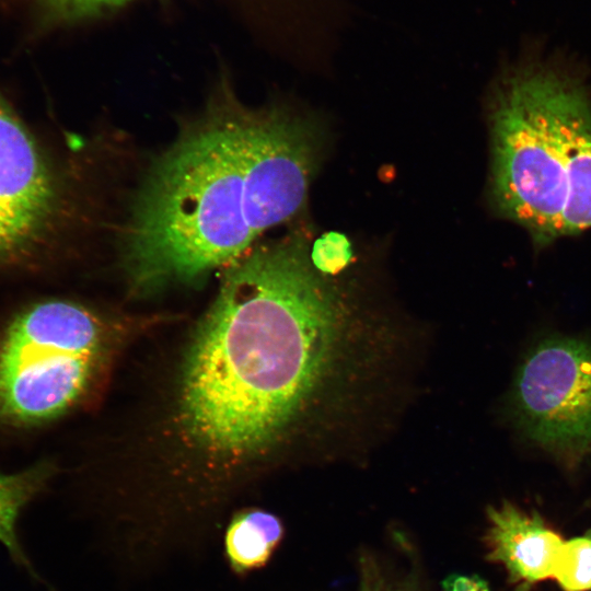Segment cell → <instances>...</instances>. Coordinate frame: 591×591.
<instances>
[{"label": "cell", "instance_id": "obj_1", "mask_svg": "<svg viewBox=\"0 0 591 591\" xmlns=\"http://www.w3.org/2000/svg\"><path fill=\"white\" fill-rule=\"evenodd\" d=\"M294 233L228 265L185 364L179 415L219 464L260 454L313 412L349 335L348 312Z\"/></svg>", "mask_w": 591, "mask_h": 591}, {"label": "cell", "instance_id": "obj_2", "mask_svg": "<svg viewBox=\"0 0 591 591\" xmlns=\"http://www.w3.org/2000/svg\"><path fill=\"white\" fill-rule=\"evenodd\" d=\"M153 164L124 232L143 287L197 280L230 265L303 206L321 153L317 126L221 92Z\"/></svg>", "mask_w": 591, "mask_h": 591}, {"label": "cell", "instance_id": "obj_3", "mask_svg": "<svg viewBox=\"0 0 591 591\" xmlns=\"http://www.w3.org/2000/svg\"><path fill=\"white\" fill-rule=\"evenodd\" d=\"M490 197L537 246L563 236L568 175L591 141V90L582 68L533 38L496 78L488 107Z\"/></svg>", "mask_w": 591, "mask_h": 591}, {"label": "cell", "instance_id": "obj_4", "mask_svg": "<svg viewBox=\"0 0 591 591\" xmlns=\"http://www.w3.org/2000/svg\"><path fill=\"white\" fill-rule=\"evenodd\" d=\"M101 349V326L83 306L46 300L19 312L0 335V419L31 427L83 394Z\"/></svg>", "mask_w": 591, "mask_h": 591}, {"label": "cell", "instance_id": "obj_5", "mask_svg": "<svg viewBox=\"0 0 591 591\" xmlns=\"http://www.w3.org/2000/svg\"><path fill=\"white\" fill-rule=\"evenodd\" d=\"M521 440L567 471L591 460V339L554 334L530 347L508 398Z\"/></svg>", "mask_w": 591, "mask_h": 591}, {"label": "cell", "instance_id": "obj_6", "mask_svg": "<svg viewBox=\"0 0 591 591\" xmlns=\"http://www.w3.org/2000/svg\"><path fill=\"white\" fill-rule=\"evenodd\" d=\"M58 197L44 154L0 95V264L38 250L51 229Z\"/></svg>", "mask_w": 591, "mask_h": 591}, {"label": "cell", "instance_id": "obj_7", "mask_svg": "<svg viewBox=\"0 0 591 591\" xmlns=\"http://www.w3.org/2000/svg\"><path fill=\"white\" fill-rule=\"evenodd\" d=\"M487 518L486 558L505 567L517 591H530L535 583L553 579L565 541L538 512L502 501L488 507Z\"/></svg>", "mask_w": 591, "mask_h": 591}, {"label": "cell", "instance_id": "obj_8", "mask_svg": "<svg viewBox=\"0 0 591 591\" xmlns=\"http://www.w3.org/2000/svg\"><path fill=\"white\" fill-rule=\"evenodd\" d=\"M285 533L281 520L259 508L234 511L223 531L224 556L233 573L244 576L264 567Z\"/></svg>", "mask_w": 591, "mask_h": 591}, {"label": "cell", "instance_id": "obj_9", "mask_svg": "<svg viewBox=\"0 0 591 591\" xmlns=\"http://www.w3.org/2000/svg\"><path fill=\"white\" fill-rule=\"evenodd\" d=\"M55 475V466L49 462H38L14 472L0 473V544L12 560L32 577L37 575L18 535V522L22 511L44 491Z\"/></svg>", "mask_w": 591, "mask_h": 591}, {"label": "cell", "instance_id": "obj_10", "mask_svg": "<svg viewBox=\"0 0 591 591\" xmlns=\"http://www.w3.org/2000/svg\"><path fill=\"white\" fill-rule=\"evenodd\" d=\"M130 0H0V14L15 20L31 38L85 20Z\"/></svg>", "mask_w": 591, "mask_h": 591}, {"label": "cell", "instance_id": "obj_11", "mask_svg": "<svg viewBox=\"0 0 591 591\" xmlns=\"http://www.w3.org/2000/svg\"><path fill=\"white\" fill-rule=\"evenodd\" d=\"M591 228V141L571 160L568 193L563 213V236Z\"/></svg>", "mask_w": 591, "mask_h": 591}, {"label": "cell", "instance_id": "obj_12", "mask_svg": "<svg viewBox=\"0 0 591 591\" xmlns=\"http://www.w3.org/2000/svg\"><path fill=\"white\" fill-rule=\"evenodd\" d=\"M553 579L564 591H591V529L564 542Z\"/></svg>", "mask_w": 591, "mask_h": 591}, {"label": "cell", "instance_id": "obj_13", "mask_svg": "<svg viewBox=\"0 0 591 591\" xmlns=\"http://www.w3.org/2000/svg\"><path fill=\"white\" fill-rule=\"evenodd\" d=\"M359 570V591H418L414 579L392 573L372 555L360 556Z\"/></svg>", "mask_w": 591, "mask_h": 591}, {"label": "cell", "instance_id": "obj_14", "mask_svg": "<svg viewBox=\"0 0 591 591\" xmlns=\"http://www.w3.org/2000/svg\"><path fill=\"white\" fill-rule=\"evenodd\" d=\"M349 258V247L340 235H326L318 240L311 254L314 267L323 273H336Z\"/></svg>", "mask_w": 591, "mask_h": 591}, {"label": "cell", "instance_id": "obj_15", "mask_svg": "<svg viewBox=\"0 0 591 591\" xmlns=\"http://www.w3.org/2000/svg\"><path fill=\"white\" fill-rule=\"evenodd\" d=\"M441 586L443 591H490L487 581L477 575L451 573Z\"/></svg>", "mask_w": 591, "mask_h": 591}]
</instances>
